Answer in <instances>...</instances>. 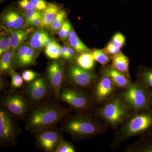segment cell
Wrapping results in <instances>:
<instances>
[{
  "mask_svg": "<svg viewBox=\"0 0 152 152\" xmlns=\"http://www.w3.org/2000/svg\"><path fill=\"white\" fill-rule=\"evenodd\" d=\"M107 126L96 115L90 112H78L67 118L63 130L76 140H81L107 132Z\"/></svg>",
  "mask_w": 152,
  "mask_h": 152,
  "instance_id": "obj_1",
  "label": "cell"
},
{
  "mask_svg": "<svg viewBox=\"0 0 152 152\" xmlns=\"http://www.w3.org/2000/svg\"><path fill=\"white\" fill-rule=\"evenodd\" d=\"M152 130V110H145L132 113L116 130L110 148L116 150L128 139L142 136Z\"/></svg>",
  "mask_w": 152,
  "mask_h": 152,
  "instance_id": "obj_2",
  "label": "cell"
},
{
  "mask_svg": "<svg viewBox=\"0 0 152 152\" xmlns=\"http://www.w3.org/2000/svg\"><path fill=\"white\" fill-rule=\"evenodd\" d=\"M69 110L56 104L47 103L36 107L28 115L26 128L33 134L52 128L66 116Z\"/></svg>",
  "mask_w": 152,
  "mask_h": 152,
  "instance_id": "obj_3",
  "label": "cell"
},
{
  "mask_svg": "<svg viewBox=\"0 0 152 152\" xmlns=\"http://www.w3.org/2000/svg\"><path fill=\"white\" fill-rule=\"evenodd\" d=\"M94 113L108 126L116 130L132 113L117 94L103 104L99 106Z\"/></svg>",
  "mask_w": 152,
  "mask_h": 152,
  "instance_id": "obj_4",
  "label": "cell"
},
{
  "mask_svg": "<svg viewBox=\"0 0 152 152\" xmlns=\"http://www.w3.org/2000/svg\"><path fill=\"white\" fill-rule=\"evenodd\" d=\"M150 90L138 80L118 94L120 99L132 113L151 110ZM152 110V109H151Z\"/></svg>",
  "mask_w": 152,
  "mask_h": 152,
  "instance_id": "obj_5",
  "label": "cell"
},
{
  "mask_svg": "<svg viewBox=\"0 0 152 152\" xmlns=\"http://www.w3.org/2000/svg\"><path fill=\"white\" fill-rule=\"evenodd\" d=\"M71 86L61 89L59 99L78 112H94L98 107L91 93L86 89Z\"/></svg>",
  "mask_w": 152,
  "mask_h": 152,
  "instance_id": "obj_6",
  "label": "cell"
},
{
  "mask_svg": "<svg viewBox=\"0 0 152 152\" xmlns=\"http://www.w3.org/2000/svg\"><path fill=\"white\" fill-rule=\"evenodd\" d=\"M91 90V94L98 107L114 97L121 91L108 76L98 77Z\"/></svg>",
  "mask_w": 152,
  "mask_h": 152,
  "instance_id": "obj_7",
  "label": "cell"
},
{
  "mask_svg": "<svg viewBox=\"0 0 152 152\" xmlns=\"http://www.w3.org/2000/svg\"><path fill=\"white\" fill-rule=\"evenodd\" d=\"M20 129L15 123L12 115L4 106L0 109V143L3 146L15 143Z\"/></svg>",
  "mask_w": 152,
  "mask_h": 152,
  "instance_id": "obj_8",
  "label": "cell"
},
{
  "mask_svg": "<svg viewBox=\"0 0 152 152\" xmlns=\"http://www.w3.org/2000/svg\"><path fill=\"white\" fill-rule=\"evenodd\" d=\"M99 76L92 71L87 70L77 64L70 66L67 72V81L71 86L91 90Z\"/></svg>",
  "mask_w": 152,
  "mask_h": 152,
  "instance_id": "obj_9",
  "label": "cell"
},
{
  "mask_svg": "<svg viewBox=\"0 0 152 152\" xmlns=\"http://www.w3.org/2000/svg\"><path fill=\"white\" fill-rule=\"evenodd\" d=\"M1 104L13 116L19 119L26 116L29 107L28 101L20 93L4 95L1 99Z\"/></svg>",
  "mask_w": 152,
  "mask_h": 152,
  "instance_id": "obj_10",
  "label": "cell"
},
{
  "mask_svg": "<svg viewBox=\"0 0 152 152\" xmlns=\"http://www.w3.org/2000/svg\"><path fill=\"white\" fill-rule=\"evenodd\" d=\"M35 134L36 146L38 148L45 152H54L63 139L60 132L53 127L40 131Z\"/></svg>",
  "mask_w": 152,
  "mask_h": 152,
  "instance_id": "obj_11",
  "label": "cell"
},
{
  "mask_svg": "<svg viewBox=\"0 0 152 152\" xmlns=\"http://www.w3.org/2000/svg\"><path fill=\"white\" fill-rule=\"evenodd\" d=\"M47 77L49 87L58 99L64 77V68L59 61H54L50 64L47 69Z\"/></svg>",
  "mask_w": 152,
  "mask_h": 152,
  "instance_id": "obj_12",
  "label": "cell"
},
{
  "mask_svg": "<svg viewBox=\"0 0 152 152\" xmlns=\"http://www.w3.org/2000/svg\"><path fill=\"white\" fill-rule=\"evenodd\" d=\"M37 56L34 49L30 45L22 44L14 56L13 66L20 69L34 65Z\"/></svg>",
  "mask_w": 152,
  "mask_h": 152,
  "instance_id": "obj_13",
  "label": "cell"
},
{
  "mask_svg": "<svg viewBox=\"0 0 152 152\" xmlns=\"http://www.w3.org/2000/svg\"><path fill=\"white\" fill-rule=\"evenodd\" d=\"M49 88L46 80L42 77H37L29 83L26 88V93L30 101L39 102L45 98Z\"/></svg>",
  "mask_w": 152,
  "mask_h": 152,
  "instance_id": "obj_14",
  "label": "cell"
},
{
  "mask_svg": "<svg viewBox=\"0 0 152 152\" xmlns=\"http://www.w3.org/2000/svg\"><path fill=\"white\" fill-rule=\"evenodd\" d=\"M101 74L109 77L121 90L128 88L133 83L131 77L117 70L111 65L108 66H103L101 69Z\"/></svg>",
  "mask_w": 152,
  "mask_h": 152,
  "instance_id": "obj_15",
  "label": "cell"
},
{
  "mask_svg": "<svg viewBox=\"0 0 152 152\" xmlns=\"http://www.w3.org/2000/svg\"><path fill=\"white\" fill-rule=\"evenodd\" d=\"M3 24L9 30L21 28L23 26L25 20L18 11L11 10L6 11L1 18Z\"/></svg>",
  "mask_w": 152,
  "mask_h": 152,
  "instance_id": "obj_16",
  "label": "cell"
},
{
  "mask_svg": "<svg viewBox=\"0 0 152 152\" xmlns=\"http://www.w3.org/2000/svg\"><path fill=\"white\" fill-rule=\"evenodd\" d=\"M138 141L128 145L126 152H152V131L140 136Z\"/></svg>",
  "mask_w": 152,
  "mask_h": 152,
  "instance_id": "obj_17",
  "label": "cell"
},
{
  "mask_svg": "<svg viewBox=\"0 0 152 152\" xmlns=\"http://www.w3.org/2000/svg\"><path fill=\"white\" fill-rule=\"evenodd\" d=\"M10 37L12 43V48L14 53L17 51L21 46L24 41L28 37V36L32 32L31 28L23 29L20 28L15 30H10Z\"/></svg>",
  "mask_w": 152,
  "mask_h": 152,
  "instance_id": "obj_18",
  "label": "cell"
},
{
  "mask_svg": "<svg viewBox=\"0 0 152 152\" xmlns=\"http://www.w3.org/2000/svg\"><path fill=\"white\" fill-rule=\"evenodd\" d=\"M48 34L42 30H38L31 33L29 39V44L34 49L39 50L52 42Z\"/></svg>",
  "mask_w": 152,
  "mask_h": 152,
  "instance_id": "obj_19",
  "label": "cell"
},
{
  "mask_svg": "<svg viewBox=\"0 0 152 152\" xmlns=\"http://www.w3.org/2000/svg\"><path fill=\"white\" fill-rule=\"evenodd\" d=\"M111 66L129 77H131L129 71V59L122 52L112 57Z\"/></svg>",
  "mask_w": 152,
  "mask_h": 152,
  "instance_id": "obj_20",
  "label": "cell"
},
{
  "mask_svg": "<svg viewBox=\"0 0 152 152\" xmlns=\"http://www.w3.org/2000/svg\"><path fill=\"white\" fill-rule=\"evenodd\" d=\"M60 11L59 7L57 5L48 4L47 7L42 12V27L50 28L53 20Z\"/></svg>",
  "mask_w": 152,
  "mask_h": 152,
  "instance_id": "obj_21",
  "label": "cell"
},
{
  "mask_svg": "<svg viewBox=\"0 0 152 152\" xmlns=\"http://www.w3.org/2000/svg\"><path fill=\"white\" fill-rule=\"evenodd\" d=\"M150 90H152V68L139 67L137 79Z\"/></svg>",
  "mask_w": 152,
  "mask_h": 152,
  "instance_id": "obj_22",
  "label": "cell"
},
{
  "mask_svg": "<svg viewBox=\"0 0 152 152\" xmlns=\"http://www.w3.org/2000/svg\"><path fill=\"white\" fill-rule=\"evenodd\" d=\"M14 54L11 49L1 56L0 61L1 74H11V71L13 69L12 66L13 62Z\"/></svg>",
  "mask_w": 152,
  "mask_h": 152,
  "instance_id": "obj_23",
  "label": "cell"
},
{
  "mask_svg": "<svg viewBox=\"0 0 152 152\" xmlns=\"http://www.w3.org/2000/svg\"><path fill=\"white\" fill-rule=\"evenodd\" d=\"M95 61L91 53L89 52L82 53L76 59L77 64L83 69L88 71H91L94 69Z\"/></svg>",
  "mask_w": 152,
  "mask_h": 152,
  "instance_id": "obj_24",
  "label": "cell"
},
{
  "mask_svg": "<svg viewBox=\"0 0 152 152\" xmlns=\"http://www.w3.org/2000/svg\"><path fill=\"white\" fill-rule=\"evenodd\" d=\"M69 42L71 47L77 53H82L90 51L88 48L80 39L73 30H72L71 35L69 38Z\"/></svg>",
  "mask_w": 152,
  "mask_h": 152,
  "instance_id": "obj_25",
  "label": "cell"
},
{
  "mask_svg": "<svg viewBox=\"0 0 152 152\" xmlns=\"http://www.w3.org/2000/svg\"><path fill=\"white\" fill-rule=\"evenodd\" d=\"M61 47L56 41H52L47 45L45 49V53L49 58L57 60L61 57Z\"/></svg>",
  "mask_w": 152,
  "mask_h": 152,
  "instance_id": "obj_26",
  "label": "cell"
},
{
  "mask_svg": "<svg viewBox=\"0 0 152 152\" xmlns=\"http://www.w3.org/2000/svg\"><path fill=\"white\" fill-rule=\"evenodd\" d=\"M66 15V14L64 10H60L57 13L50 27L52 32L54 33L58 31L64 23Z\"/></svg>",
  "mask_w": 152,
  "mask_h": 152,
  "instance_id": "obj_27",
  "label": "cell"
},
{
  "mask_svg": "<svg viewBox=\"0 0 152 152\" xmlns=\"http://www.w3.org/2000/svg\"><path fill=\"white\" fill-rule=\"evenodd\" d=\"M91 54L95 61L103 66L107 65L112 59L104 50H96L91 52Z\"/></svg>",
  "mask_w": 152,
  "mask_h": 152,
  "instance_id": "obj_28",
  "label": "cell"
},
{
  "mask_svg": "<svg viewBox=\"0 0 152 152\" xmlns=\"http://www.w3.org/2000/svg\"><path fill=\"white\" fill-rule=\"evenodd\" d=\"M11 87L13 89L22 88L23 87V79L22 76L17 73L13 69L11 71Z\"/></svg>",
  "mask_w": 152,
  "mask_h": 152,
  "instance_id": "obj_29",
  "label": "cell"
},
{
  "mask_svg": "<svg viewBox=\"0 0 152 152\" xmlns=\"http://www.w3.org/2000/svg\"><path fill=\"white\" fill-rule=\"evenodd\" d=\"M12 48V43L10 36L1 34L0 37V56Z\"/></svg>",
  "mask_w": 152,
  "mask_h": 152,
  "instance_id": "obj_30",
  "label": "cell"
},
{
  "mask_svg": "<svg viewBox=\"0 0 152 152\" xmlns=\"http://www.w3.org/2000/svg\"><path fill=\"white\" fill-rule=\"evenodd\" d=\"M76 150L72 143L62 139L54 152H75Z\"/></svg>",
  "mask_w": 152,
  "mask_h": 152,
  "instance_id": "obj_31",
  "label": "cell"
},
{
  "mask_svg": "<svg viewBox=\"0 0 152 152\" xmlns=\"http://www.w3.org/2000/svg\"><path fill=\"white\" fill-rule=\"evenodd\" d=\"M72 30L69 22L66 21L63 24L61 28L58 32V34L61 39L66 40L69 37Z\"/></svg>",
  "mask_w": 152,
  "mask_h": 152,
  "instance_id": "obj_32",
  "label": "cell"
},
{
  "mask_svg": "<svg viewBox=\"0 0 152 152\" xmlns=\"http://www.w3.org/2000/svg\"><path fill=\"white\" fill-rule=\"evenodd\" d=\"M111 42L114 46L121 49L124 45L126 39L122 34L117 33L114 35Z\"/></svg>",
  "mask_w": 152,
  "mask_h": 152,
  "instance_id": "obj_33",
  "label": "cell"
},
{
  "mask_svg": "<svg viewBox=\"0 0 152 152\" xmlns=\"http://www.w3.org/2000/svg\"><path fill=\"white\" fill-rule=\"evenodd\" d=\"M42 12L40 10H26L24 12V17L27 23H28L32 19L37 17L42 16Z\"/></svg>",
  "mask_w": 152,
  "mask_h": 152,
  "instance_id": "obj_34",
  "label": "cell"
},
{
  "mask_svg": "<svg viewBox=\"0 0 152 152\" xmlns=\"http://www.w3.org/2000/svg\"><path fill=\"white\" fill-rule=\"evenodd\" d=\"M38 75L34 71L26 70L23 72L22 77L24 81L26 83L32 81L36 78L37 77Z\"/></svg>",
  "mask_w": 152,
  "mask_h": 152,
  "instance_id": "obj_35",
  "label": "cell"
},
{
  "mask_svg": "<svg viewBox=\"0 0 152 152\" xmlns=\"http://www.w3.org/2000/svg\"><path fill=\"white\" fill-rule=\"evenodd\" d=\"M104 50L110 56H114L121 52V48L114 46L112 42H110L106 46Z\"/></svg>",
  "mask_w": 152,
  "mask_h": 152,
  "instance_id": "obj_36",
  "label": "cell"
},
{
  "mask_svg": "<svg viewBox=\"0 0 152 152\" xmlns=\"http://www.w3.org/2000/svg\"><path fill=\"white\" fill-rule=\"evenodd\" d=\"M33 5L37 10H43L47 7L48 4L44 0H30Z\"/></svg>",
  "mask_w": 152,
  "mask_h": 152,
  "instance_id": "obj_37",
  "label": "cell"
},
{
  "mask_svg": "<svg viewBox=\"0 0 152 152\" xmlns=\"http://www.w3.org/2000/svg\"><path fill=\"white\" fill-rule=\"evenodd\" d=\"M19 4L22 8L26 10H35V7L30 1V0H20L19 2Z\"/></svg>",
  "mask_w": 152,
  "mask_h": 152,
  "instance_id": "obj_38",
  "label": "cell"
},
{
  "mask_svg": "<svg viewBox=\"0 0 152 152\" xmlns=\"http://www.w3.org/2000/svg\"><path fill=\"white\" fill-rule=\"evenodd\" d=\"M42 16L37 17L32 19L28 23V24L35 27H42Z\"/></svg>",
  "mask_w": 152,
  "mask_h": 152,
  "instance_id": "obj_39",
  "label": "cell"
},
{
  "mask_svg": "<svg viewBox=\"0 0 152 152\" xmlns=\"http://www.w3.org/2000/svg\"><path fill=\"white\" fill-rule=\"evenodd\" d=\"M75 51L74 49L72 48L71 47H68L67 51L65 57L64 59L66 60L72 59L75 55Z\"/></svg>",
  "mask_w": 152,
  "mask_h": 152,
  "instance_id": "obj_40",
  "label": "cell"
},
{
  "mask_svg": "<svg viewBox=\"0 0 152 152\" xmlns=\"http://www.w3.org/2000/svg\"><path fill=\"white\" fill-rule=\"evenodd\" d=\"M68 47L66 46L61 47V57L64 58L65 57L67 51Z\"/></svg>",
  "mask_w": 152,
  "mask_h": 152,
  "instance_id": "obj_41",
  "label": "cell"
},
{
  "mask_svg": "<svg viewBox=\"0 0 152 152\" xmlns=\"http://www.w3.org/2000/svg\"><path fill=\"white\" fill-rule=\"evenodd\" d=\"M5 82L3 81L1 79V83H0V90H1V91H3L6 88H7V86H6Z\"/></svg>",
  "mask_w": 152,
  "mask_h": 152,
  "instance_id": "obj_42",
  "label": "cell"
},
{
  "mask_svg": "<svg viewBox=\"0 0 152 152\" xmlns=\"http://www.w3.org/2000/svg\"><path fill=\"white\" fill-rule=\"evenodd\" d=\"M150 105H151V108L152 110V90H150Z\"/></svg>",
  "mask_w": 152,
  "mask_h": 152,
  "instance_id": "obj_43",
  "label": "cell"
}]
</instances>
